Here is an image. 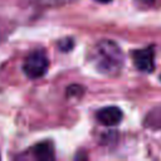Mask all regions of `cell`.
<instances>
[{"mask_svg":"<svg viewBox=\"0 0 161 161\" xmlns=\"http://www.w3.org/2000/svg\"><path fill=\"white\" fill-rule=\"evenodd\" d=\"M140 1H142V3H146V4H151L153 0H140Z\"/></svg>","mask_w":161,"mask_h":161,"instance_id":"9","label":"cell"},{"mask_svg":"<svg viewBox=\"0 0 161 161\" xmlns=\"http://www.w3.org/2000/svg\"><path fill=\"white\" fill-rule=\"evenodd\" d=\"M132 59L136 68L143 73H151L155 69V50L152 47L133 50Z\"/></svg>","mask_w":161,"mask_h":161,"instance_id":"3","label":"cell"},{"mask_svg":"<svg viewBox=\"0 0 161 161\" xmlns=\"http://www.w3.org/2000/svg\"><path fill=\"white\" fill-rule=\"evenodd\" d=\"M125 57L117 43L112 40H101L91 50V63L106 75L118 73L123 65Z\"/></svg>","mask_w":161,"mask_h":161,"instance_id":"1","label":"cell"},{"mask_svg":"<svg viewBox=\"0 0 161 161\" xmlns=\"http://www.w3.org/2000/svg\"><path fill=\"white\" fill-rule=\"evenodd\" d=\"M96 1L102 3V4H107V3H109V1H112V0H96Z\"/></svg>","mask_w":161,"mask_h":161,"instance_id":"8","label":"cell"},{"mask_svg":"<svg viewBox=\"0 0 161 161\" xmlns=\"http://www.w3.org/2000/svg\"><path fill=\"white\" fill-rule=\"evenodd\" d=\"M34 155L38 160H53L54 151L50 142H42L34 147Z\"/></svg>","mask_w":161,"mask_h":161,"instance_id":"5","label":"cell"},{"mask_svg":"<svg viewBox=\"0 0 161 161\" xmlns=\"http://www.w3.org/2000/svg\"><path fill=\"white\" fill-rule=\"evenodd\" d=\"M26 3L35 5V6H43V8H48V6H59V5H64L68 3H72L74 0H25Z\"/></svg>","mask_w":161,"mask_h":161,"instance_id":"6","label":"cell"},{"mask_svg":"<svg viewBox=\"0 0 161 161\" xmlns=\"http://www.w3.org/2000/svg\"><path fill=\"white\" fill-rule=\"evenodd\" d=\"M160 78H161V77H160Z\"/></svg>","mask_w":161,"mask_h":161,"instance_id":"10","label":"cell"},{"mask_svg":"<svg viewBox=\"0 0 161 161\" xmlns=\"http://www.w3.org/2000/svg\"><path fill=\"white\" fill-rule=\"evenodd\" d=\"M122 116H123L122 111L116 106H108V107L101 108L96 114L98 122L104 125V126H116V125H118L122 119Z\"/></svg>","mask_w":161,"mask_h":161,"instance_id":"4","label":"cell"},{"mask_svg":"<svg viewBox=\"0 0 161 161\" xmlns=\"http://www.w3.org/2000/svg\"><path fill=\"white\" fill-rule=\"evenodd\" d=\"M49 68V59L44 50H33L25 58L23 69L28 78L36 79L43 77Z\"/></svg>","mask_w":161,"mask_h":161,"instance_id":"2","label":"cell"},{"mask_svg":"<svg viewBox=\"0 0 161 161\" xmlns=\"http://www.w3.org/2000/svg\"><path fill=\"white\" fill-rule=\"evenodd\" d=\"M72 47H73L72 39H64V40H60V43H59V48H60L63 52H68Z\"/></svg>","mask_w":161,"mask_h":161,"instance_id":"7","label":"cell"}]
</instances>
